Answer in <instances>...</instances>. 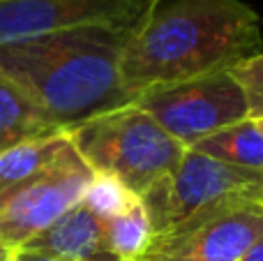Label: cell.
Masks as SVG:
<instances>
[{"mask_svg":"<svg viewBox=\"0 0 263 261\" xmlns=\"http://www.w3.org/2000/svg\"><path fill=\"white\" fill-rule=\"evenodd\" d=\"M69 148L67 134L35 139L0 153V208Z\"/></svg>","mask_w":263,"mask_h":261,"instance_id":"cell-11","label":"cell"},{"mask_svg":"<svg viewBox=\"0 0 263 261\" xmlns=\"http://www.w3.org/2000/svg\"><path fill=\"white\" fill-rule=\"evenodd\" d=\"M14 261H65L55 257H46V254H35V252H12Z\"/></svg>","mask_w":263,"mask_h":261,"instance_id":"cell-16","label":"cell"},{"mask_svg":"<svg viewBox=\"0 0 263 261\" xmlns=\"http://www.w3.org/2000/svg\"><path fill=\"white\" fill-rule=\"evenodd\" d=\"M240 261H263V236L252 245L250 250H247L245 257H242Z\"/></svg>","mask_w":263,"mask_h":261,"instance_id":"cell-17","label":"cell"},{"mask_svg":"<svg viewBox=\"0 0 263 261\" xmlns=\"http://www.w3.org/2000/svg\"><path fill=\"white\" fill-rule=\"evenodd\" d=\"M132 30L88 26L0 46V72L23 86L63 132L134 104L120 77Z\"/></svg>","mask_w":263,"mask_h":261,"instance_id":"cell-2","label":"cell"},{"mask_svg":"<svg viewBox=\"0 0 263 261\" xmlns=\"http://www.w3.org/2000/svg\"><path fill=\"white\" fill-rule=\"evenodd\" d=\"M16 252H35L65 261H120L109 248L104 220L95 217L83 203L69 208Z\"/></svg>","mask_w":263,"mask_h":261,"instance_id":"cell-9","label":"cell"},{"mask_svg":"<svg viewBox=\"0 0 263 261\" xmlns=\"http://www.w3.org/2000/svg\"><path fill=\"white\" fill-rule=\"evenodd\" d=\"M53 134H63L53 118L26 88L0 72V153Z\"/></svg>","mask_w":263,"mask_h":261,"instance_id":"cell-10","label":"cell"},{"mask_svg":"<svg viewBox=\"0 0 263 261\" xmlns=\"http://www.w3.org/2000/svg\"><path fill=\"white\" fill-rule=\"evenodd\" d=\"M0 261H14V257H12V252H9L5 245H0Z\"/></svg>","mask_w":263,"mask_h":261,"instance_id":"cell-18","label":"cell"},{"mask_svg":"<svg viewBox=\"0 0 263 261\" xmlns=\"http://www.w3.org/2000/svg\"><path fill=\"white\" fill-rule=\"evenodd\" d=\"M254 120V125H256V129H259V132L263 134V116H259V118H252Z\"/></svg>","mask_w":263,"mask_h":261,"instance_id":"cell-19","label":"cell"},{"mask_svg":"<svg viewBox=\"0 0 263 261\" xmlns=\"http://www.w3.org/2000/svg\"><path fill=\"white\" fill-rule=\"evenodd\" d=\"M65 134L92 174L116 176L139 197L185 155V148L136 104L100 114Z\"/></svg>","mask_w":263,"mask_h":261,"instance_id":"cell-3","label":"cell"},{"mask_svg":"<svg viewBox=\"0 0 263 261\" xmlns=\"http://www.w3.org/2000/svg\"><path fill=\"white\" fill-rule=\"evenodd\" d=\"M185 151L199 141L250 118V104L231 72L205 74L150 88L134 100Z\"/></svg>","mask_w":263,"mask_h":261,"instance_id":"cell-5","label":"cell"},{"mask_svg":"<svg viewBox=\"0 0 263 261\" xmlns=\"http://www.w3.org/2000/svg\"><path fill=\"white\" fill-rule=\"evenodd\" d=\"M155 0H0V46L74 28L136 32Z\"/></svg>","mask_w":263,"mask_h":261,"instance_id":"cell-7","label":"cell"},{"mask_svg":"<svg viewBox=\"0 0 263 261\" xmlns=\"http://www.w3.org/2000/svg\"><path fill=\"white\" fill-rule=\"evenodd\" d=\"M139 194H134L123 180H118L111 174H92L83 190L81 203L92 213L95 217L109 222L114 217L127 213L136 201Z\"/></svg>","mask_w":263,"mask_h":261,"instance_id":"cell-14","label":"cell"},{"mask_svg":"<svg viewBox=\"0 0 263 261\" xmlns=\"http://www.w3.org/2000/svg\"><path fill=\"white\" fill-rule=\"evenodd\" d=\"M111 252L120 261H141L153 243V227L143 201H136L127 213L104 222Z\"/></svg>","mask_w":263,"mask_h":261,"instance_id":"cell-13","label":"cell"},{"mask_svg":"<svg viewBox=\"0 0 263 261\" xmlns=\"http://www.w3.org/2000/svg\"><path fill=\"white\" fill-rule=\"evenodd\" d=\"M92 171L69 148L40 176L26 183L0 208V245L16 252L37 234L49 229L69 208L81 203Z\"/></svg>","mask_w":263,"mask_h":261,"instance_id":"cell-6","label":"cell"},{"mask_svg":"<svg viewBox=\"0 0 263 261\" xmlns=\"http://www.w3.org/2000/svg\"><path fill=\"white\" fill-rule=\"evenodd\" d=\"M190 151L215 157V160L227 162V164L240 166V169L263 174V134L256 129L252 118L219 129L217 134L199 141Z\"/></svg>","mask_w":263,"mask_h":261,"instance_id":"cell-12","label":"cell"},{"mask_svg":"<svg viewBox=\"0 0 263 261\" xmlns=\"http://www.w3.org/2000/svg\"><path fill=\"white\" fill-rule=\"evenodd\" d=\"M263 236V206L227 208L194 217L153 238L141 261H240Z\"/></svg>","mask_w":263,"mask_h":261,"instance_id":"cell-8","label":"cell"},{"mask_svg":"<svg viewBox=\"0 0 263 261\" xmlns=\"http://www.w3.org/2000/svg\"><path fill=\"white\" fill-rule=\"evenodd\" d=\"M141 201L150 217L153 238H157L194 217L245 203L263 206V174L185 151L176 169L141 194Z\"/></svg>","mask_w":263,"mask_h":261,"instance_id":"cell-4","label":"cell"},{"mask_svg":"<svg viewBox=\"0 0 263 261\" xmlns=\"http://www.w3.org/2000/svg\"><path fill=\"white\" fill-rule=\"evenodd\" d=\"M259 51V14L242 0H155L125 44L120 77L136 100L150 88L231 72Z\"/></svg>","mask_w":263,"mask_h":261,"instance_id":"cell-1","label":"cell"},{"mask_svg":"<svg viewBox=\"0 0 263 261\" xmlns=\"http://www.w3.org/2000/svg\"><path fill=\"white\" fill-rule=\"evenodd\" d=\"M236 81L240 83L242 92L250 104V118H259L263 116V51L256 55L242 60L240 65L231 69Z\"/></svg>","mask_w":263,"mask_h":261,"instance_id":"cell-15","label":"cell"}]
</instances>
